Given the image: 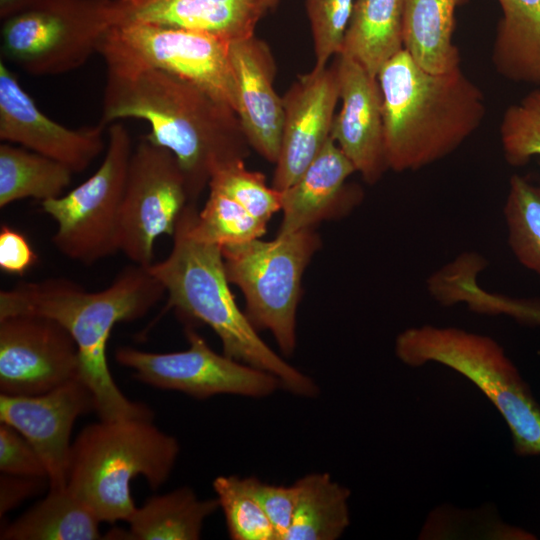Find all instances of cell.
Returning a JSON list of instances; mask_svg holds the SVG:
<instances>
[{"instance_id": "obj_15", "label": "cell", "mask_w": 540, "mask_h": 540, "mask_svg": "<svg viewBox=\"0 0 540 540\" xmlns=\"http://www.w3.org/2000/svg\"><path fill=\"white\" fill-rule=\"evenodd\" d=\"M340 84L335 64L301 75L282 97L281 144L272 187L296 182L331 137Z\"/></svg>"}, {"instance_id": "obj_28", "label": "cell", "mask_w": 540, "mask_h": 540, "mask_svg": "<svg viewBox=\"0 0 540 540\" xmlns=\"http://www.w3.org/2000/svg\"><path fill=\"white\" fill-rule=\"evenodd\" d=\"M267 223L252 216L237 201L222 191L209 188L208 199L193 214L191 231L198 239L218 247L259 239Z\"/></svg>"}, {"instance_id": "obj_14", "label": "cell", "mask_w": 540, "mask_h": 540, "mask_svg": "<svg viewBox=\"0 0 540 540\" xmlns=\"http://www.w3.org/2000/svg\"><path fill=\"white\" fill-rule=\"evenodd\" d=\"M91 410H95L93 394L80 378L43 394H0V421L17 430L38 452L50 489L66 488L72 428L79 416Z\"/></svg>"}, {"instance_id": "obj_26", "label": "cell", "mask_w": 540, "mask_h": 540, "mask_svg": "<svg viewBox=\"0 0 540 540\" xmlns=\"http://www.w3.org/2000/svg\"><path fill=\"white\" fill-rule=\"evenodd\" d=\"M296 503L283 540H336L350 524V491L328 473H310L294 483Z\"/></svg>"}, {"instance_id": "obj_17", "label": "cell", "mask_w": 540, "mask_h": 540, "mask_svg": "<svg viewBox=\"0 0 540 540\" xmlns=\"http://www.w3.org/2000/svg\"><path fill=\"white\" fill-rule=\"evenodd\" d=\"M334 64L342 106L334 117L331 138L363 180L375 184L389 169L378 79L343 54L336 56Z\"/></svg>"}, {"instance_id": "obj_19", "label": "cell", "mask_w": 540, "mask_h": 540, "mask_svg": "<svg viewBox=\"0 0 540 540\" xmlns=\"http://www.w3.org/2000/svg\"><path fill=\"white\" fill-rule=\"evenodd\" d=\"M267 0H113L114 24L147 23L204 32L227 42L254 36Z\"/></svg>"}, {"instance_id": "obj_1", "label": "cell", "mask_w": 540, "mask_h": 540, "mask_svg": "<svg viewBox=\"0 0 540 540\" xmlns=\"http://www.w3.org/2000/svg\"><path fill=\"white\" fill-rule=\"evenodd\" d=\"M128 118L148 122L147 137L174 154L193 203L216 170L249 155L236 112L200 87L155 68L106 65L100 123Z\"/></svg>"}, {"instance_id": "obj_30", "label": "cell", "mask_w": 540, "mask_h": 540, "mask_svg": "<svg viewBox=\"0 0 540 540\" xmlns=\"http://www.w3.org/2000/svg\"><path fill=\"white\" fill-rule=\"evenodd\" d=\"M212 485L231 539L277 540L274 526L250 493L245 478L218 476Z\"/></svg>"}, {"instance_id": "obj_23", "label": "cell", "mask_w": 540, "mask_h": 540, "mask_svg": "<svg viewBox=\"0 0 540 540\" xmlns=\"http://www.w3.org/2000/svg\"><path fill=\"white\" fill-rule=\"evenodd\" d=\"M219 508L217 498L199 499L189 487L148 498L127 521L128 531L113 530L116 539L197 540L204 521Z\"/></svg>"}, {"instance_id": "obj_29", "label": "cell", "mask_w": 540, "mask_h": 540, "mask_svg": "<svg viewBox=\"0 0 540 540\" xmlns=\"http://www.w3.org/2000/svg\"><path fill=\"white\" fill-rule=\"evenodd\" d=\"M504 216L513 254L524 267L540 276V188L513 175Z\"/></svg>"}, {"instance_id": "obj_18", "label": "cell", "mask_w": 540, "mask_h": 540, "mask_svg": "<svg viewBox=\"0 0 540 540\" xmlns=\"http://www.w3.org/2000/svg\"><path fill=\"white\" fill-rule=\"evenodd\" d=\"M230 57L237 83V110L251 148L267 161L279 156L283 103L273 81L276 64L269 46L254 36L230 43Z\"/></svg>"}, {"instance_id": "obj_38", "label": "cell", "mask_w": 540, "mask_h": 540, "mask_svg": "<svg viewBox=\"0 0 540 540\" xmlns=\"http://www.w3.org/2000/svg\"><path fill=\"white\" fill-rule=\"evenodd\" d=\"M508 314L527 323L540 325V303L533 301H510Z\"/></svg>"}, {"instance_id": "obj_5", "label": "cell", "mask_w": 540, "mask_h": 540, "mask_svg": "<svg viewBox=\"0 0 540 540\" xmlns=\"http://www.w3.org/2000/svg\"><path fill=\"white\" fill-rule=\"evenodd\" d=\"M179 450L176 438L152 419H100L72 442L66 487L101 522L128 521L137 507L131 481L141 475L157 489L171 474Z\"/></svg>"}, {"instance_id": "obj_36", "label": "cell", "mask_w": 540, "mask_h": 540, "mask_svg": "<svg viewBox=\"0 0 540 540\" xmlns=\"http://www.w3.org/2000/svg\"><path fill=\"white\" fill-rule=\"evenodd\" d=\"M37 262V255L28 239L19 231L2 225L0 229V269L23 275Z\"/></svg>"}, {"instance_id": "obj_27", "label": "cell", "mask_w": 540, "mask_h": 540, "mask_svg": "<svg viewBox=\"0 0 540 540\" xmlns=\"http://www.w3.org/2000/svg\"><path fill=\"white\" fill-rule=\"evenodd\" d=\"M73 172L64 164L21 146L0 145V208L26 199L41 202L63 195Z\"/></svg>"}, {"instance_id": "obj_9", "label": "cell", "mask_w": 540, "mask_h": 540, "mask_svg": "<svg viewBox=\"0 0 540 540\" xmlns=\"http://www.w3.org/2000/svg\"><path fill=\"white\" fill-rule=\"evenodd\" d=\"M133 148L121 122L108 126L106 153L99 168L65 195L41 202L57 225L54 246L84 265L120 251V218Z\"/></svg>"}, {"instance_id": "obj_39", "label": "cell", "mask_w": 540, "mask_h": 540, "mask_svg": "<svg viewBox=\"0 0 540 540\" xmlns=\"http://www.w3.org/2000/svg\"><path fill=\"white\" fill-rule=\"evenodd\" d=\"M33 0H0V19H5L25 7Z\"/></svg>"}, {"instance_id": "obj_31", "label": "cell", "mask_w": 540, "mask_h": 540, "mask_svg": "<svg viewBox=\"0 0 540 540\" xmlns=\"http://www.w3.org/2000/svg\"><path fill=\"white\" fill-rule=\"evenodd\" d=\"M244 161L237 160L220 167L212 174L208 187L222 191L252 216L268 223L282 209V192L269 187L262 173L248 170Z\"/></svg>"}, {"instance_id": "obj_24", "label": "cell", "mask_w": 540, "mask_h": 540, "mask_svg": "<svg viewBox=\"0 0 540 540\" xmlns=\"http://www.w3.org/2000/svg\"><path fill=\"white\" fill-rule=\"evenodd\" d=\"M403 11L404 0H355L340 54L377 77L404 49Z\"/></svg>"}, {"instance_id": "obj_8", "label": "cell", "mask_w": 540, "mask_h": 540, "mask_svg": "<svg viewBox=\"0 0 540 540\" xmlns=\"http://www.w3.org/2000/svg\"><path fill=\"white\" fill-rule=\"evenodd\" d=\"M113 0H33L1 20V59L33 76L83 66L113 25Z\"/></svg>"}, {"instance_id": "obj_6", "label": "cell", "mask_w": 540, "mask_h": 540, "mask_svg": "<svg viewBox=\"0 0 540 540\" xmlns=\"http://www.w3.org/2000/svg\"><path fill=\"white\" fill-rule=\"evenodd\" d=\"M395 353L408 366L439 363L469 379L505 420L515 453L540 455V405L494 339L456 327L422 325L397 336Z\"/></svg>"}, {"instance_id": "obj_2", "label": "cell", "mask_w": 540, "mask_h": 540, "mask_svg": "<svg viewBox=\"0 0 540 540\" xmlns=\"http://www.w3.org/2000/svg\"><path fill=\"white\" fill-rule=\"evenodd\" d=\"M164 293L147 267L133 264L125 267L109 287L96 292L64 278L25 282L2 290L0 318L38 314L68 330L79 351L80 379L93 394L100 419H153L148 406L131 401L118 388L106 352L114 326L144 317Z\"/></svg>"}, {"instance_id": "obj_34", "label": "cell", "mask_w": 540, "mask_h": 540, "mask_svg": "<svg viewBox=\"0 0 540 540\" xmlns=\"http://www.w3.org/2000/svg\"><path fill=\"white\" fill-rule=\"evenodd\" d=\"M1 473L46 477V467L34 447L13 427L0 424Z\"/></svg>"}, {"instance_id": "obj_33", "label": "cell", "mask_w": 540, "mask_h": 540, "mask_svg": "<svg viewBox=\"0 0 540 540\" xmlns=\"http://www.w3.org/2000/svg\"><path fill=\"white\" fill-rule=\"evenodd\" d=\"M355 0H306L316 68L326 67L328 60L342 51Z\"/></svg>"}, {"instance_id": "obj_7", "label": "cell", "mask_w": 540, "mask_h": 540, "mask_svg": "<svg viewBox=\"0 0 540 540\" xmlns=\"http://www.w3.org/2000/svg\"><path fill=\"white\" fill-rule=\"evenodd\" d=\"M321 240L315 228L220 248L227 278L242 291L254 328L269 330L280 350L296 347V312L303 273Z\"/></svg>"}, {"instance_id": "obj_35", "label": "cell", "mask_w": 540, "mask_h": 540, "mask_svg": "<svg viewBox=\"0 0 540 540\" xmlns=\"http://www.w3.org/2000/svg\"><path fill=\"white\" fill-rule=\"evenodd\" d=\"M248 489L271 521L277 540H283L288 531L296 503V488L293 485H273L256 477L245 478Z\"/></svg>"}, {"instance_id": "obj_4", "label": "cell", "mask_w": 540, "mask_h": 540, "mask_svg": "<svg viewBox=\"0 0 540 540\" xmlns=\"http://www.w3.org/2000/svg\"><path fill=\"white\" fill-rule=\"evenodd\" d=\"M195 211V203L187 205L172 236L169 255L147 267L168 294V307L209 326L228 357L275 375L292 394L317 395L313 379L275 353L238 307L220 247L198 239L191 231Z\"/></svg>"}, {"instance_id": "obj_37", "label": "cell", "mask_w": 540, "mask_h": 540, "mask_svg": "<svg viewBox=\"0 0 540 540\" xmlns=\"http://www.w3.org/2000/svg\"><path fill=\"white\" fill-rule=\"evenodd\" d=\"M46 477H30L1 473L0 476V516L1 518L22 502L44 489Z\"/></svg>"}, {"instance_id": "obj_20", "label": "cell", "mask_w": 540, "mask_h": 540, "mask_svg": "<svg viewBox=\"0 0 540 540\" xmlns=\"http://www.w3.org/2000/svg\"><path fill=\"white\" fill-rule=\"evenodd\" d=\"M354 172V165L330 137L296 182L281 191L278 235L315 228L351 211L361 199L360 190L346 182Z\"/></svg>"}, {"instance_id": "obj_21", "label": "cell", "mask_w": 540, "mask_h": 540, "mask_svg": "<svg viewBox=\"0 0 540 540\" xmlns=\"http://www.w3.org/2000/svg\"><path fill=\"white\" fill-rule=\"evenodd\" d=\"M468 0H404V49L424 70L444 73L460 66L453 42L455 12Z\"/></svg>"}, {"instance_id": "obj_3", "label": "cell", "mask_w": 540, "mask_h": 540, "mask_svg": "<svg viewBox=\"0 0 540 540\" xmlns=\"http://www.w3.org/2000/svg\"><path fill=\"white\" fill-rule=\"evenodd\" d=\"M389 169L416 171L457 150L486 114L481 89L460 66L431 73L405 49L377 74Z\"/></svg>"}, {"instance_id": "obj_10", "label": "cell", "mask_w": 540, "mask_h": 540, "mask_svg": "<svg viewBox=\"0 0 540 540\" xmlns=\"http://www.w3.org/2000/svg\"><path fill=\"white\" fill-rule=\"evenodd\" d=\"M106 65L155 68L200 87L237 110L230 42L182 28L147 23L112 25L99 46Z\"/></svg>"}, {"instance_id": "obj_40", "label": "cell", "mask_w": 540, "mask_h": 540, "mask_svg": "<svg viewBox=\"0 0 540 540\" xmlns=\"http://www.w3.org/2000/svg\"><path fill=\"white\" fill-rule=\"evenodd\" d=\"M279 2V0H267V3H268V6L269 8H273L274 6H276V4Z\"/></svg>"}, {"instance_id": "obj_16", "label": "cell", "mask_w": 540, "mask_h": 540, "mask_svg": "<svg viewBox=\"0 0 540 540\" xmlns=\"http://www.w3.org/2000/svg\"><path fill=\"white\" fill-rule=\"evenodd\" d=\"M105 125L71 129L52 120L0 60V140L17 144L67 166L85 171L105 149Z\"/></svg>"}, {"instance_id": "obj_13", "label": "cell", "mask_w": 540, "mask_h": 540, "mask_svg": "<svg viewBox=\"0 0 540 540\" xmlns=\"http://www.w3.org/2000/svg\"><path fill=\"white\" fill-rule=\"evenodd\" d=\"M76 378L78 347L59 322L38 314L0 318L2 394H43Z\"/></svg>"}, {"instance_id": "obj_22", "label": "cell", "mask_w": 540, "mask_h": 540, "mask_svg": "<svg viewBox=\"0 0 540 540\" xmlns=\"http://www.w3.org/2000/svg\"><path fill=\"white\" fill-rule=\"evenodd\" d=\"M492 63L505 79L540 88V0H498Z\"/></svg>"}, {"instance_id": "obj_11", "label": "cell", "mask_w": 540, "mask_h": 540, "mask_svg": "<svg viewBox=\"0 0 540 540\" xmlns=\"http://www.w3.org/2000/svg\"><path fill=\"white\" fill-rule=\"evenodd\" d=\"M191 202L186 176L174 154L143 135L133 149L120 218V251L133 264L149 267L154 245L173 236Z\"/></svg>"}, {"instance_id": "obj_25", "label": "cell", "mask_w": 540, "mask_h": 540, "mask_svg": "<svg viewBox=\"0 0 540 540\" xmlns=\"http://www.w3.org/2000/svg\"><path fill=\"white\" fill-rule=\"evenodd\" d=\"M101 521L67 487L48 495L1 529V540H97Z\"/></svg>"}, {"instance_id": "obj_12", "label": "cell", "mask_w": 540, "mask_h": 540, "mask_svg": "<svg viewBox=\"0 0 540 540\" xmlns=\"http://www.w3.org/2000/svg\"><path fill=\"white\" fill-rule=\"evenodd\" d=\"M189 347L183 351L153 353L123 346L116 361L134 371L137 380L197 399L217 394L262 398L282 388L273 374L213 351L206 340L187 326Z\"/></svg>"}, {"instance_id": "obj_32", "label": "cell", "mask_w": 540, "mask_h": 540, "mask_svg": "<svg viewBox=\"0 0 540 540\" xmlns=\"http://www.w3.org/2000/svg\"><path fill=\"white\" fill-rule=\"evenodd\" d=\"M500 143L511 166H523L540 156V88H535L504 112L499 126Z\"/></svg>"}]
</instances>
